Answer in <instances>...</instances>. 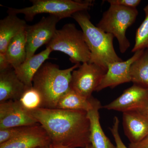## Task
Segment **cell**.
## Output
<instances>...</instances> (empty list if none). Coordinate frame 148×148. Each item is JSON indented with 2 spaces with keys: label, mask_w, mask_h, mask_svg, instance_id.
<instances>
[{
  "label": "cell",
  "mask_w": 148,
  "mask_h": 148,
  "mask_svg": "<svg viewBox=\"0 0 148 148\" xmlns=\"http://www.w3.org/2000/svg\"><path fill=\"white\" fill-rule=\"evenodd\" d=\"M138 15L137 8L110 5L96 26L103 32L113 35L118 41L120 51L124 53L130 45L126 36V31L134 24Z\"/></svg>",
  "instance_id": "8992f818"
},
{
  "label": "cell",
  "mask_w": 148,
  "mask_h": 148,
  "mask_svg": "<svg viewBox=\"0 0 148 148\" xmlns=\"http://www.w3.org/2000/svg\"><path fill=\"white\" fill-rule=\"evenodd\" d=\"M103 108L123 113L144 110L148 108V88L133 84L118 98Z\"/></svg>",
  "instance_id": "9c48e42d"
},
{
  "label": "cell",
  "mask_w": 148,
  "mask_h": 148,
  "mask_svg": "<svg viewBox=\"0 0 148 148\" xmlns=\"http://www.w3.org/2000/svg\"><path fill=\"white\" fill-rule=\"evenodd\" d=\"M36 148H51L49 146H44V147H38Z\"/></svg>",
  "instance_id": "f546056e"
},
{
  "label": "cell",
  "mask_w": 148,
  "mask_h": 148,
  "mask_svg": "<svg viewBox=\"0 0 148 148\" xmlns=\"http://www.w3.org/2000/svg\"><path fill=\"white\" fill-rule=\"evenodd\" d=\"M81 64L61 70L59 66L45 62L35 74L33 86L42 98V108L56 109L60 98L70 88L72 74Z\"/></svg>",
  "instance_id": "7a4b0ae2"
},
{
  "label": "cell",
  "mask_w": 148,
  "mask_h": 148,
  "mask_svg": "<svg viewBox=\"0 0 148 148\" xmlns=\"http://www.w3.org/2000/svg\"><path fill=\"white\" fill-rule=\"evenodd\" d=\"M107 71L94 64L84 63L72 74L70 88L86 99L92 97Z\"/></svg>",
  "instance_id": "52a82bcc"
},
{
  "label": "cell",
  "mask_w": 148,
  "mask_h": 148,
  "mask_svg": "<svg viewBox=\"0 0 148 148\" xmlns=\"http://www.w3.org/2000/svg\"><path fill=\"white\" fill-rule=\"evenodd\" d=\"M144 50L138 51L135 52L132 57L126 61L109 64L107 72L103 76L96 91L98 92L108 87L114 88L125 83L131 82L130 67Z\"/></svg>",
  "instance_id": "8fae6325"
},
{
  "label": "cell",
  "mask_w": 148,
  "mask_h": 148,
  "mask_svg": "<svg viewBox=\"0 0 148 148\" xmlns=\"http://www.w3.org/2000/svg\"><path fill=\"white\" fill-rule=\"evenodd\" d=\"M92 108L87 112L90 121V144L93 148H116L105 134L100 121L99 110L103 107L101 102L91 97Z\"/></svg>",
  "instance_id": "5bb4252c"
},
{
  "label": "cell",
  "mask_w": 148,
  "mask_h": 148,
  "mask_svg": "<svg viewBox=\"0 0 148 148\" xmlns=\"http://www.w3.org/2000/svg\"><path fill=\"white\" fill-rule=\"evenodd\" d=\"M38 124L36 119L30 112L22 108L18 100L0 103V130Z\"/></svg>",
  "instance_id": "30bf717a"
},
{
  "label": "cell",
  "mask_w": 148,
  "mask_h": 148,
  "mask_svg": "<svg viewBox=\"0 0 148 148\" xmlns=\"http://www.w3.org/2000/svg\"><path fill=\"white\" fill-rule=\"evenodd\" d=\"M28 88L19 79L13 68L0 71V103L19 100Z\"/></svg>",
  "instance_id": "9a60e30c"
},
{
  "label": "cell",
  "mask_w": 148,
  "mask_h": 148,
  "mask_svg": "<svg viewBox=\"0 0 148 148\" xmlns=\"http://www.w3.org/2000/svg\"><path fill=\"white\" fill-rule=\"evenodd\" d=\"M143 10L145 16L136 31L135 45L132 50L133 53L148 48V4L143 8Z\"/></svg>",
  "instance_id": "7402d4cb"
},
{
  "label": "cell",
  "mask_w": 148,
  "mask_h": 148,
  "mask_svg": "<svg viewBox=\"0 0 148 148\" xmlns=\"http://www.w3.org/2000/svg\"><path fill=\"white\" fill-rule=\"evenodd\" d=\"M49 147L51 148H73L69 147H66V146L60 145H53V144H51ZM84 148H93V147L92 145L90 144Z\"/></svg>",
  "instance_id": "83f0119b"
},
{
  "label": "cell",
  "mask_w": 148,
  "mask_h": 148,
  "mask_svg": "<svg viewBox=\"0 0 148 148\" xmlns=\"http://www.w3.org/2000/svg\"><path fill=\"white\" fill-rule=\"evenodd\" d=\"M119 120L118 117L114 116L112 126L111 128L110 127V129L115 142L116 148H129L125 145L120 136L119 131Z\"/></svg>",
  "instance_id": "cb8c5ba5"
},
{
  "label": "cell",
  "mask_w": 148,
  "mask_h": 148,
  "mask_svg": "<svg viewBox=\"0 0 148 148\" xmlns=\"http://www.w3.org/2000/svg\"><path fill=\"white\" fill-rule=\"evenodd\" d=\"M129 148H148V135L143 140L137 143H130Z\"/></svg>",
  "instance_id": "4316f807"
},
{
  "label": "cell",
  "mask_w": 148,
  "mask_h": 148,
  "mask_svg": "<svg viewBox=\"0 0 148 148\" xmlns=\"http://www.w3.org/2000/svg\"><path fill=\"white\" fill-rule=\"evenodd\" d=\"M52 51H59L69 56L75 64L89 63L90 50L86 42L82 31L73 23L65 24L56 30L53 38L46 45Z\"/></svg>",
  "instance_id": "5b68a950"
},
{
  "label": "cell",
  "mask_w": 148,
  "mask_h": 148,
  "mask_svg": "<svg viewBox=\"0 0 148 148\" xmlns=\"http://www.w3.org/2000/svg\"><path fill=\"white\" fill-rule=\"evenodd\" d=\"M87 11L78 12L72 17L79 24L83 33L90 51L89 63L101 66L107 71L109 64L123 60L115 50L113 35L103 32L92 24Z\"/></svg>",
  "instance_id": "3957f363"
},
{
  "label": "cell",
  "mask_w": 148,
  "mask_h": 148,
  "mask_svg": "<svg viewBox=\"0 0 148 148\" xmlns=\"http://www.w3.org/2000/svg\"><path fill=\"white\" fill-rule=\"evenodd\" d=\"M32 5L22 8H8V14H22L27 21H32L36 15L47 13L60 19L72 17L80 11H87L93 5L94 1L73 0H30Z\"/></svg>",
  "instance_id": "277c9868"
},
{
  "label": "cell",
  "mask_w": 148,
  "mask_h": 148,
  "mask_svg": "<svg viewBox=\"0 0 148 148\" xmlns=\"http://www.w3.org/2000/svg\"><path fill=\"white\" fill-rule=\"evenodd\" d=\"M26 21L15 14H8L0 21V53H5L9 44L14 37L25 30Z\"/></svg>",
  "instance_id": "e0dca14e"
},
{
  "label": "cell",
  "mask_w": 148,
  "mask_h": 148,
  "mask_svg": "<svg viewBox=\"0 0 148 148\" xmlns=\"http://www.w3.org/2000/svg\"><path fill=\"white\" fill-rule=\"evenodd\" d=\"M12 68H13L8 60L5 53H0V71Z\"/></svg>",
  "instance_id": "484cf974"
},
{
  "label": "cell",
  "mask_w": 148,
  "mask_h": 148,
  "mask_svg": "<svg viewBox=\"0 0 148 148\" xmlns=\"http://www.w3.org/2000/svg\"><path fill=\"white\" fill-rule=\"evenodd\" d=\"M18 101L22 108L29 112L42 108L41 95L33 86L28 88Z\"/></svg>",
  "instance_id": "44dd1931"
},
{
  "label": "cell",
  "mask_w": 148,
  "mask_h": 148,
  "mask_svg": "<svg viewBox=\"0 0 148 148\" xmlns=\"http://www.w3.org/2000/svg\"><path fill=\"white\" fill-rule=\"evenodd\" d=\"M110 5L123 6L131 8H137L141 2L140 0H108Z\"/></svg>",
  "instance_id": "d4e9b609"
},
{
  "label": "cell",
  "mask_w": 148,
  "mask_h": 148,
  "mask_svg": "<svg viewBox=\"0 0 148 148\" xmlns=\"http://www.w3.org/2000/svg\"><path fill=\"white\" fill-rule=\"evenodd\" d=\"M28 127L19 126L0 130V144L16 138L26 130Z\"/></svg>",
  "instance_id": "603a6c76"
},
{
  "label": "cell",
  "mask_w": 148,
  "mask_h": 148,
  "mask_svg": "<svg viewBox=\"0 0 148 148\" xmlns=\"http://www.w3.org/2000/svg\"><path fill=\"white\" fill-rule=\"evenodd\" d=\"M52 51L49 48L46 47L45 50L38 54H34L14 69L19 79L27 87L33 86V79L35 74L46 60L49 58Z\"/></svg>",
  "instance_id": "2e32d148"
},
{
  "label": "cell",
  "mask_w": 148,
  "mask_h": 148,
  "mask_svg": "<svg viewBox=\"0 0 148 148\" xmlns=\"http://www.w3.org/2000/svg\"><path fill=\"white\" fill-rule=\"evenodd\" d=\"M30 112L47 132L51 144L73 148L90 144L86 111L40 108Z\"/></svg>",
  "instance_id": "6da1fadb"
},
{
  "label": "cell",
  "mask_w": 148,
  "mask_h": 148,
  "mask_svg": "<svg viewBox=\"0 0 148 148\" xmlns=\"http://www.w3.org/2000/svg\"><path fill=\"white\" fill-rule=\"evenodd\" d=\"M125 134L130 143H137L148 135V116L140 111L123 113Z\"/></svg>",
  "instance_id": "4fadbf2b"
},
{
  "label": "cell",
  "mask_w": 148,
  "mask_h": 148,
  "mask_svg": "<svg viewBox=\"0 0 148 148\" xmlns=\"http://www.w3.org/2000/svg\"><path fill=\"white\" fill-rule=\"evenodd\" d=\"M91 98L86 99L70 88L60 98L56 109L87 112L92 108Z\"/></svg>",
  "instance_id": "d6986e66"
},
{
  "label": "cell",
  "mask_w": 148,
  "mask_h": 148,
  "mask_svg": "<svg viewBox=\"0 0 148 148\" xmlns=\"http://www.w3.org/2000/svg\"><path fill=\"white\" fill-rule=\"evenodd\" d=\"M131 82L148 88V48L131 65L130 69Z\"/></svg>",
  "instance_id": "ffe728a7"
},
{
  "label": "cell",
  "mask_w": 148,
  "mask_h": 148,
  "mask_svg": "<svg viewBox=\"0 0 148 148\" xmlns=\"http://www.w3.org/2000/svg\"><path fill=\"white\" fill-rule=\"evenodd\" d=\"M59 17L49 15L43 16L36 24L27 25L25 28L27 40V59L35 54L38 49L48 44L53 38L57 29Z\"/></svg>",
  "instance_id": "ba28073f"
},
{
  "label": "cell",
  "mask_w": 148,
  "mask_h": 148,
  "mask_svg": "<svg viewBox=\"0 0 148 148\" xmlns=\"http://www.w3.org/2000/svg\"><path fill=\"white\" fill-rule=\"evenodd\" d=\"M14 69L24 63L27 58V40L25 30L10 41L5 53Z\"/></svg>",
  "instance_id": "ac0fdd59"
},
{
  "label": "cell",
  "mask_w": 148,
  "mask_h": 148,
  "mask_svg": "<svg viewBox=\"0 0 148 148\" xmlns=\"http://www.w3.org/2000/svg\"><path fill=\"white\" fill-rule=\"evenodd\" d=\"M51 144L47 132L39 123L29 126L16 138L0 144V148H36Z\"/></svg>",
  "instance_id": "7c38bea8"
},
{
  "label": "cell",
  "mask_w": 148,
  "mask_h": 148,
  "mask_svg": "<svg viewBox=\"0 0 148 148\" xmlns=\"http://www.w3.org/2000/svg\"><path fill=\"white\" fill-rule=\"evenodd\" d=\"M140 112H143V113L145 114L147 116H148V108H147L144 109V110H140Z\"/></svg>",
  "instance_id": "f1b7e54d"
}]
</instances>
